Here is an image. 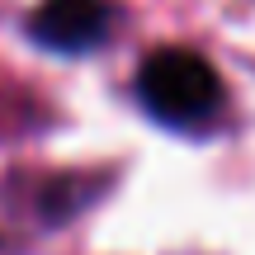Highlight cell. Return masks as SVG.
<instances>
[{"label":"cell","mask_w":255,"mask_h":255,"mask_svg":"<svg viewBox=\"0 0 255 255\" xmlns=\"http://www.w3.org/2000/svg\"><path fill=\"white\" fill-rule=\"evenodd\" d=\"M109 33L104 0H43L33 14V38L57 52H85Z\"/></svg>","instance_id":"obj_2"},{"label":"cell","mask_w":255,"mask_h":255,"mask_svg":"<svg viewBox=\"0 0 255 255\" xmlns=\"http://www.w3.org/2000/svg\"><path fill=\"white\" fill-rule=\"evenodd\" d=\"M146 109L165 123H203L222 109V81L213 71L208 57L189 52V47H161L142 62L137 76Z\"/></svg>","instance_id":"obj_1"}]
</instances>
